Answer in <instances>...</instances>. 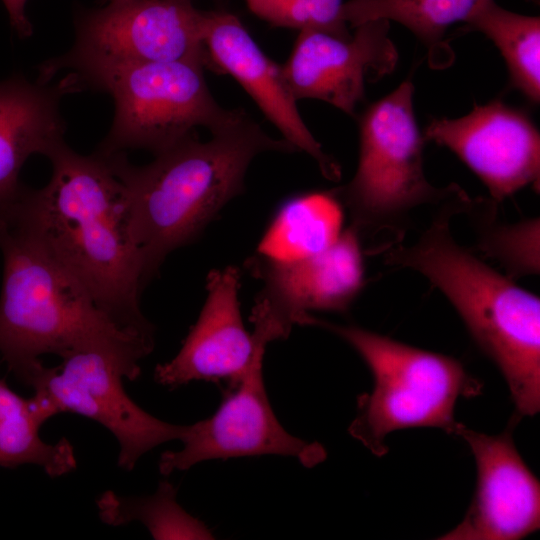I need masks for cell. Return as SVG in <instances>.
Returning <instances> with one entry per match:
<instances>
[{"label":"cell","mask_w":540,"mask_h":540,"mask_svg":"<svg viewBox=\"0 0 540 540\" xmlns=\"http://www.w3.org/2000/svg\"><path fill=\"white\" fill-rule=\"evenodd\" d=\"M246 266L263 283L251 321L273 340L286 338L309 311H348L365 284L360 234L352 225L315 255L277 262L256 254Z\"/></svg>","instance_id":"obj_10"},{"label":"cell","mask_w":540,"mask_h":540,"mask_svg":"<svg viewBox=\"0 0 540 540\" xmlns=\"http://www.w3.org/2000/svg\"><path fill=\"white\" fill-rule=\"evenodd\" d=\"M43 420L31 398H23L0 378V466H40L50 477L73 471L77 461L71 443L63 438L46 443L39 436Z\"/></svg>","instance_id":"obj_20"},{"label":"cell","mask_w":540,"mask_h":540,"mask_svg":"<svg viewBox=\"0 0 540 540\" xmlns=\"http://www.w3.org/2000/svg\"><path fill=\"white\" fill-rule=\"evenodd\" d=\"M240 273L234 266L211 271L207 298L182 348L156 367L157 383L171 389L194 380L236 385L269 343L260 332H247L238 299Z\"/></svg>","instance_id":"obj_15"},{"label":"cell","mask_w":540,"mask_h":540,"mask_svg":"<svg viewBox=\"0 0 540 540\" xmlns=\"http://www.w3.org/2000/svg\"><path fill=\"white\" fill-rule=\"evenodd\" d=\"M80 91L70 73L55 85L31 83L21 75L0 82V213L21 194L19 174L34 153H46L64 140L60 100Z\"/></svg>","instance_id":"obj_17"},{"label":"cell","mask_w":540,"mask_h":540,"mask_svg":"<svg viewBox=\"0 0 540 540\" xmlns=\"http://www.w3.org/2000/svg\"><path fill=\"white\" fill-rule=\"evenodd\" d=\"M425 140L452 151L502 202L527 186L539 189L540 133L522 110L496 99L466 115L433 119Z\"/></svg>","instance_id":"obj_13"},{"label":"cell","mask_w":540,"mask_h":540,"mask_svg":"<svg viewBox=\"0 0 540 540\" xmlns=\"http://www.w3.org/2000/svg\"><path fill=\"white\" fill-rule=\"evenodd\" d=\"M262 351L234 386L227 388L217 411L209 418L186 425L183 448L166 451L159 460L160 473L187 470L210 459L245 456H291L312 467L325 458L324 449L289 434L280 424L267 397Z\"/></svg>","instance_id":"obj_11"},{"label":"cell","mask_w":540,"mask_h":540,"mask_svg":"<svg viewBox=\"0 0 540 540\" xmlns=\"http://www.w3.org/2000/svg\"><path fill=\"white\" fill-rule=\"evenodd\" d=\"M326 328L350 344L369 367L374 386L357 399L349 433L374 455L383 456L387 435L413 427L454 434L460 397H473L482 384L455 358L407 345L378 333L338 325L307 314L301 325Z\"/></svg>","instance_id":"obj_5"},{"label":"cell","mask_w":540,"mask_h":540,"mask_svg":"<svg viewBox=\"0 0 540 540\" xmlns=\"http://www.w3.org/2000/svg\"><path fill=\"white\" fill-rule=\"evenodd\" d=\"M414 91L405 80L359 119L357 169L348 184L336 189L359 234L393 229L416 208L463 191L455 184L435 187L425 176V138L414 113Z\"/></svg>","instance_id":"obj_6"},{"label":"cell","mask_w":540,"mask_h":540,"mask_svg":"<svg viewBox=\"0 0 540 540\" xmlns=\"http://www.w3.org/2000/svg\"><path fill=\"white\" fill-rule=\"evenodd\" d=\"M211 134L206 142L193 135L142 167L131 165L122 152H105L125 187L145 286L170 252L196 239L243 191L246 171L258 154L296 151L283 138L269 136L246 113Z\"/></svg>","instance_id":"obj_2"},{"label":"cell","mask_w":540,"mask_h":540,"mask_svg":"<svg viewBox=\"0 0 540 540\" xmlns=\"http://www.w3.org/2000/svg\"><path fill=\"white\" fill-rule=\"evenodd\" d=\"M249 10L275 27L349 33L343 0H244Z\"/></svg>","instance_id":"obj_24"},{"label":"cell","mask_w":540,"mask_h":540,"mask_svg":"<svg viewBox=\"0 0 540 540\" xmlns=\"http://www.w3.org/2000/svg\"><path fill=\"white\" fill-rule=\"evenodd\" d=\"M4 4L11 26L19 37L26 38L32 34V25L25 14V5L28 0H1Z\"/></svg>","instance_id":"obj_25"},{"label":"cell","mask_w":540,"mask_h":540,"mask_svg":"<svg viewBox=\"0 0 540 540\" xmlns=\"http://www.w3.org/2000/svg\"><path fill=\"white\" fill-rule=\"evenodd\" d=\"M204 65L193 60L151 62L97 74L81 88L112 96L115 114L100 151L145 149L155 155L195 135L197 127L211 133L245 112L225 109L213 98Z\"/></svg>","instance_id":"obj_7"},{"label":"cell","mask_w":540,"mask_h":540,"mask_svg":"<svg viewBox=\"0 0 540 540\" xmlns=\"http://www.w3.org/2000/svg\"><path fill=\"white\" fill-rule=\"evenodd\" d=\"M479 1L349 0L344 2L341 16L352 28L373 19L395 21L432 50L450 26L466 20Z\"/></svg>","instance_id":"obj_22"},{"label":"cell","mask_w":540,"mask_h":540,"mask_svg":"<svg viewBox=\"0 0 540 540\" xmlns=\"http://www.w3.org/2000/svg\"><path fill=\"white\" fill-rule=\"evenodd\" d=\"M103 522L119 526L140 521L154 539H212L213 534L199 519L188 514L176 501V489L161 481L147 497H123L106 491L97 500Z\"/></svg>","instance_id":"obj_21"},{"label":"cell","mask_w":540,"mask_h":540,"mask_svg":"<svg viewBox=\"0 0 540 540\" xmlns=\"http://www.w3.org/2000/svg\"><path fill=\"white\" fill-rule=\"evenodd\" d=\"M343 223V204L336 189L296 195L278 208L256 254L277 262L315 255L337 241Z\"/></svg>","instance_id":"obj_18"},{"label":"cell","mask_w":540,"mask_h":540,"mask_svg":"<svg viewBox=\"0 0 540 540\" xmlns=\"http://www.w3.org/2000/svg\"><path fill=\"white\" fill-rule=\"evenodd\" d=\"M488 211V204L485 202L479 249L497 260L510 278L538 274L540 266L539 219L498 224L493 220H488Z\"/></svg>","instance_id":"obj_23"},{"label":"cell","mask_w":540,"mask_h":540,"mask_svg":"<svg viewBox=\"0 0 540 540\" xmlns=\"http://www.w3.org/2000/svg\"><path fill=\"white\" fill-rule=\"evenodd\" d=\"M57 367H45L34 379L31 397L45 422L62 412L97 421L118 440V466L130 471L154 447L180 440L186 425L164 422L127 395L122 379L135 380L140 365L107 349L73 351Z\"/></svg>","instance_id":"obj_9"},{"label":"cell","mask_w":540,"mask_h":540,"mask_svg":"<svg viewBox=\"0 0 540 540\" xmlns=\"http://www.w3.org/2000/svg\"><path fill=\"white\" fill-rule=\"evenodd\" d=\"M107 2L78 16L73 48L43 62L38 81L69 69L82 90L92 76L144 63L193 60L212 69L203 41L205 11L192 0Z\"/></svg>","instance_id":"obj_8"},{"label":"cell","mask_w":540,"mask_h":540,"mask_svg":"<svg viewBox=\"0 0 540 540\" xmlns=\"http://www.w3.org/2000/svg\"><path fill=\"white\" fill-rule=\"evenodd\" d=\"M203 41L212 70L230 74L252 97L264 115L296 151H304L331 181L341 178V167L325 153L298 111L282 71L251 37L240 19L227 11H205Z\"/></svg>","instance_id":"obj_16"},{"label":"cell","mask_w":540,"mask_h":540,"mask_svg":"<svg viewBox=\"0 0 540 540\" xmlns=\"http://www.w3.org/2000/svg\"><path fill=\"white\" fill-rule=\"evenodd\" d=\"M106 1H110V0H106Z\"/></svg>","instance_id":"obj_26"},{"label":"cell","mask_w":540,"mask_h":540,"mask_svg":"<svg viewBox=\"0 0 540 540\" xmlns=\"http://www.w3.org/2000/svg\"><path fill=\"white\" fill-rule=\"evenodd\" d=\"M3 283L0 354L9 370L31 387L44 354L82 349L113 351L139 364L154 337L122 328L35 239L0 221Z\"/></svg>","instance_id":"obj_4"},{"label":"cell","mask_w":540,"mask_h":540,"mask_svg":"<svg viewBox=\"0 0 540 540\" xmlns=\"http://www.w3.org/2000/svg\"><path fill=\"white\" fill-rule=\"evenodd\" d=\"M470 197L450 199L414 244L392 247L386 262L413 269L449 300L478 347L504 376L518 415L540 409V299L461 246L450 230Z\"/></svg>","instance_id":"obj_3"},{"label":"cell","mask_w":540,"mask_h":540,"mask_svg":"<svg viewBox=\"0 0 540 540\" xmlns=\"http://www.w3.org/2000/svg\"><path fill=\"white\" fill-rule=\"evenodd\" d=\"M454 435L469 445L477 486L463 520L441 540H518L540 527V482L517 451L508 429L498 435L459 423Z\"/></svg>","instance_id":"obj_14"},{"label":"cell","mask_w":540,"mask_h":540,"mask_svg":"<svg viewBox=\"0 0 540 540\" xmlns=\"http://www.w3.org/2000/svg\"><path fill=\"white\" fill-rule=\"evenodd\" d=\"M48 184L24 188L0 213L35 239L91 295L116 324L154 337L140 308L145 287L127 216L126 193L110 156H84L64 140L46 153Z\"/></svg>","instance_id":"obj_1"},{"label":"cell","mask_w":540,"mask_h":540,"mask_svg":"<svg viewBox=\"0 0 540 540\" xmlns=\"http://www.w3.org/2000/svg\"><path fill=\"white\" fill-rule=\"evenodd\" d=\"M338 34L303 29L282 71L295 99L321 100L354 116L366 84L390 74L398 63L390 21L373 19Z\"/></svg>","instance_id":"obj_12"},{"label":"cell","mask_w":540,"mask_h":540,"mask_svg":"<svg viewBox=\"0 0 540 540\" xmlns=\"http://www.w3.org/2000/svg\"><path fill=\"white\" fill-rule=\"evenodd\" d=\"M463 31L489 38L505 60L510 83L531 103L540 101V18L509 11L495 0H480Z\"/></svg>","instance_id":"obj_19"}]
</instances>
